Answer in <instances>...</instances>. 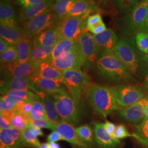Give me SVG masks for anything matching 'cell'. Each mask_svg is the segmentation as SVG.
<instances>
[{
	"instance_id": "obj_34",
	"label": "cell",
	"mask_w": 148,
	"mask_h": 148,
	"mask_svg": "<svg viewBox=\"0 0 148 148\" xmlns=\"http://www.w3.org/2000/svg\"><path fill=\"white\" fill-rule=\"evenodd\" d=\"M30 118L36 121H48L45 107L41 100L37 99L33 102Z\"/></svg>"
},
{
	"instance_id": "obj_5",
	"label": "cell",
	"mask_w": 148,
	"mask_h": 148,
	"mask_svg": "<svg viewBox=\"0 0 148 148\" xmlns=\"http://www.w3.org/2000/svg\"><path fill=\"white\" fill-rule=\"evenodd\" d=\"M148 8V2L140 1L137 5L119 21V29L127 36L143 32Z\"/></svg>"
},
{
	"instance_id": "obj_19",
	"label": "cell",
	"mask_w": 148,
	"mask_h": 148,
	"mask_svg": "<svg viewBox=\"0 0 148 148\" xmlns=\"http://www.w3.org/2000/svg\"><path fill=\"white\" fill-rule=\"evenodd\" d=\"M34 87L32 76L25 78H13L1 79V93L10 90H23L32 91Z\"/></svg>"
},
{
	"instance_id": "obj_1",
	"label": "cell",
	"mask_w": 148,
	"mask_h": 148,
	"mask_svg": "<svg viewBox=\"0 0 148 148\" xmlns=\"http://www.w3.org/2000/svg\"><path fill=\"white\" fill-rule=\"evenodd\" d=\"M95 70L106 81L122 85L135 82L134 77L112 52H101L95 64Z\"/></svg>"
},
{
	"instance_id": "obj_36",
	"label": "cell",
	"mask_w": 148,
	"mask_h": 148,
	"mask_svg": "<svg viewBox=\"0 0 148 148\" xmlns=\"http://www.w3.org/2000/svg\"><path fill=\"white\" fill-rule=\"evenodd\" d=\"M2 95H8L18 97L26 102L32 103L35 100L40 99L38 95L31 90H10L2 93Z\"/></svg>"
},
{
	"instance_id": "obj_32",
	"label": "cell",
	"mask_w": 148,
	"mask_h": 148,
	"mask_svg": "<svg viewBox=\"0 0 148 148\" xmlns=\"http://www.w3.org/2000/svg\"><path fill=\"white\" fill-rule=\"evenodd\" d=\"M0 101V112L2 113V112L15 111L18 105L22 101H25L18 97L5 95L1 97Z\"/></svg>"
},
{
	"instance_id": "obj_23",
	"label": "cell",
	"mask_w": 148,
	"mask_h": 148,
	"mask_svg": "<svg viewBox=\"0 0 148 148\" xmlns=\"http://www.w3.org/2000/svg\"><path fill=\"white\" fill-rule=\"evenodd\" d=\"M19 15L11 3L5 1H0V24L8 27L18 26Z\"/></svg>"
},
{
	"instance_id": "obj_13",
	"label": "cell",
	"mask_w": 148,
	"mask_h": 148,
	"mask_svg": "<svg viewBox=\"0 0 148 148\" xmlns=\"http://www.w3.org/2000/svg\"><path fill=\"white\" fill-rule=\"evenodd\" d=\"M50 63L56 68L63 72L69 70H80L83 66L84 62L78 46L74 51L64 54Z\"/></svg>"
},
{
	"instance_id": "obj_22",
	"label": "cell",
	"mask_w": 148,
	"mask_h": 148,
	"mask_svg": "<svg viewBox=\"0 0 148 148\" xmlns=\"http://www.w3.org/2000/svg\"><path fill=\"white\" fill-rule=\"evenodd\" d=\"M94 38L101 52H112L118 42L117 37L114 32L110 29L98 35H93Z\"/></svg>"
},
{
	"instance_id": "obj_9",
	"label": "cell",
	"mask_w": 148,
	"mask_h": 148,
	"mask_svg": "<svg viewBox=\"0 0 148 148\" xmlns=\"http://www.w3.org/2000/svg\"><path fill=\"white\" fill-rule=\"evenodd\" d=\"M78 46L83 58V66L87 71L95 65L100 54V49L94 38L93 34L89 32L83 33L77 40Z\"/></svg>"
},
{
	"instance_id": "obj_28",
	"label": "cell",
	"mask_w": 148,
	"mask_h": 148,
	"mask_svg": "<svg viewBox=\"0 0 148 148\" xmlns=\"http://www.w3.org/2000/svg\"><path fill=\"white\" fill-rule=\"evenodd\" d=\"M78 47L77 41L68 39H60L54 45L48 62H51L66 53H69Z\"/></svg>"
},
{
	"instance_id": "obj_40",
	"label": "cell",
	"mask_w": 148,
	"mask_h": 148,
	"mask_svg": "<svg viewBox=\"0 0 148 148\" xmlns=\"http://www.w3.org/2000/svg\"><path fill=\"white\" fill-rule=\"evenodd\" d=\"M21 132L22 137L29 147L40 148L41 144L40 143V141L36 136H35L29 128Z\"/></svg>"
},
{
	"instance_id": "obj_6",
	"label": "cell",
	"mask_w": 148,
	"mask_h": 148,
	"mask_svg": "<svg viewBox=\"0 0 148 148\" xmlns=\"http://www.w3.org/2000/svg\"><path fill=\"white\" fill-rule=\"evenodd\" d=\"M60 23L52 10H50L23 23L22 27L27 37L33 38L42 32L58 26Z\"/></svg>"
},
{
	"instance_id": "obj_42",
	"label": "cell",
	"mask_w": 148,
	"mask_h": 148,
	"mask_svg": "<svg viewBox=\"0 0 148 148\" xmlns=\"http://www.w3.org/2000/svg\"><path fill=\"white\" fill-rule=\"evenodd\" d=\"M30 122L32 126L38 127L40 128H48L54 131L55 124H53L52 122L49 121L41 120V121H36L34 120L30 119Z\"/></svg>"
},
{
	"instance_id": "obj_15",
	"label": "cell",
	"mask_w": 148,
	"mask_h": 148,
	"mask_svg": "<svg viewBox=\"0 0 148 148\" xmlns=\"http://www.w3.org/2000/svg\"><path fill=\"white\" fill-rule=\"evenodd\" d=\"M53 0H46L27 7H22L19 14V22L22 24L43 12L52 10Z\"/></svg>"
},
{
	"instance_id": "obj_33",
	"label": "cell",
	"mask_w": 148,
	"mask_h": 148,
	"mask_svg": "<svg viewBox=\"0 0 148 148\" xmlns=\"http://www.w3.org/2000/svg\"><path fill=\"white\" fill-rule=\"evenodd\" d=\"M132 137L148 148V119H144L140 124L136 126Z\"/></svg>"
},
{
	"instance_id": "obj_51",
	"label": "cell",
	"mask_w": 148,
	"mask_h": 148,
	"mask_svg": "<svg viewBox=\"0 0 148 148\" xmlns=\"http://www.w3.org/2000/svg\"><path fill=\"white\" fill-rule=\"evenodd\" d=\"M143 32H145L148 34V8L147 16H146L145 21V23H144V28H143Z\"/></svg>"
},
{
	"instance_id": "obj_25",
	"label": "cell",
	"mask_w": 148,
	"mask_h": 148,
	"mask_svg": "<svg viewBox=\"0 0 148 148\" xmlns=\"http://www.w3.org/2000/svg\"><path fill=\"white\" fill-rule=\"evenodd\" d=\"M0 36L11 44L16 45L21 41L29 38L22 27H8L0 24Z\"/></svg>"
},
{
	"instance_id": "obj_4",
	"label": "cell",
	"mask_w": 148,
	"mask_h": 148,
	"mask_svg": "<svg viewBox=\"0 0 148 148\" xmlns=\"http://www.w3.org/2000/svg\"><path fill=\"white\" fill-rule=\"evenodd\" d=\"M114 53L133 76L139 77L143 68V60L130 40H118Z\"/></svg>"
},
{
	"instance_id": "obj_46",
	"label": "cell",
	"mask_w": 148,
	"mask_h": 148,
	"mask_svg": "<svg viewBox=\"0 0 148 148\" xmlns=\"http://www.w3.org/2000/svg\"><path fill=\"white\" fill-rule=\"evenodd\" d=\"M64 140L63 138L61 137V136L59 134L57 131H53V132L51 133L47 137V141L48 143L50 142H57L59 140Z\"/></svg>"
},
{
	"instance_id": "obj_35",
	"label": "cell",
	"mask_w": 148,
	"mask_h": 148,
	"mask_svg": "<svg viewBox=\"0 0 148 148\" xmlns=\"http://www.w3.org/2000/svg\"><path fill=\"white\" fill-rule=\"evenodd\" d=\"M18 51L16 45L12 44L3 53H1V65L13 63L18 61Z\"/></svg>"
},
{
	"instance_id": "obj_3",
	"label": "cell",
	"mask_w": 148,
	"mask_h": 148,
	"mask_svg": "<svg viewBox=\"0 0 148 148\" xmlns=\"http://www.w3.org/2000/svg\"><path fill=\"white\" fill-rule=\"evenodd\" d=\"M62 121L78 125L83 114V106L81 100L70 92L64 90L52 95Z\"/></svg>"
},
{
	"instance_id": "obj_16",
	"label": "cell",
	"mask_w": 148,
	"mask_h": 148,
	"mask_svg": "<svg viewBox=\"0 0 148 148\" xmlns=\"http://www.w3.org/2000/svg\"><path fill=\"white\" fill-rule=\"evenodd\" d=\"M54 131H57L64 140L69 143L81 147L82 148L87 147V144L79 137L76 129L71 123L62 121L58 124H55Z\"/></svg>"
},
{
	"instance_id": "obj_52",
	"label": "cell",
	"mask_w": 148,
	"mask_h": 148,
	"mask_svg": "<svg viewBox=\"0 0 148 148\" xmlns=\"http://www.w3.org/2000/svg\"><path fill=\"white\" fill-rule=\"evenodd\" d=\"M144 86L145 90L148 92V75L145 79L144 82Z\"/></svg>"
},
{
	"instance_id": "obj_14",
	"label": "cell",
	"mask_w": 148,
	"mask_h": 148,
	"mask_svg": "<svg viewBox=\"0 0 148 148\" xmlns=\"http://www.w3.org/2000/svg\"><path fill=\"white\" fill-rule=\"evenodd\" d=\"M0 140L1 145L7 148L29 147L22 137L21 131L16 128L1 130Z\"/></svg>"
},
{
	"instance_id": "obj_31",
	"label": "cell",
	"mask_w": 148,
	"mask_h": 148,
	"mask_svg": "<svg viewBox=\"0 0 148 148\" xmlns=\"http://www.w3.org/2000/svg\"><path fill=\"white\" fill-rule=\"evenodd\" d=\"M18 51V63L23 64L29 60L34 46L33 39L27 38L16 44Z\"/></svg>"
},
{
	"instance_id": "obj_2",
	"label": "cell",
	"mask_w": 148,
	"mask_h": 148,
	"mask_svg": "<svg viewBox=\"0 0 148 148\" xmlns=\"http://www.w3.org/2000/svg\"><path fill=\"white\" fill-rule=\"evenodd\" d=\"M85 96L95 112L102 117L106 118L112 112L120 109L110 88L104 86L91 85Z\"/></svg>"
},
{
	"instance_id": "obj_17",
	"label": "cell",
	"mask_w": 148,
	"mask_h": 148,
	"mask_svg": "<svg viewBox=\"0 0 148 148\" xmlns=\"http://www.w3.org/2000/svg\"><path fill=\"white\" fill-rule=\"evenodd\" d=\"M93 132L95 141L103 148H117L120 144V140L108 132L101 123H93Z\"/></svg>"
},
{
	"instance_id": "obj_41",
	"label": "cell",
	"mask_w": 148,
	"mask_h": 148,
	"mask_svg": "<svg viewBox=\"0 0 148 148\" xmlns=\"http://www.w3.org/2000/svg\"><path fill=\"white\" fill-rule=\"evenodd\" d=\"M132 137V134H130L127 130L126 127L124 125H120L116 126L114 134V137L117 139H123L125 138Z\"/></svg>"
},
{
	"instance_id": "obj_26",
	"label": "cell",
	"mask_w": 148,
	"mask_h": 148,
	"mask_svg": "<svg viewBox=\"0 0 148 148\" xmlns=\"http://www.w3.org/2000/svg\"><path fill=\"white\" fill-rule=\"evenodd\" d=\"M99 9L93 0H78L75 2L69 16H89L92 12H99Z\"/></svg>"
},
{
	"instance_id": "obj_53",
	"label": "cell",
	"mask_w": 148,
	"mask_h": 148,
	"mask_svg": "<svg viewBox=\"0 0 148 148\" xmlns=\"http://www.w3.org/2000/svg\"><path fill=\"white\" fill-rule=\"evenodd\" d=\"M49 145L51 148H60L58 144H56L54 142H50V143H49Z\"/></svg>"
},
{
	"instance_id": "obj_47",
	"label": "cell",
	"mask_w": 148,
	"mask_h": 148,
	"mask_svg": "<svg viewBox=\"0 0 148 148\" xmlns=\"http://www.w3.org/2000/svg\"><path fill=\"white\" fill-rule=\"evenodd\" d=\"M103 126L106 131L114 137V134L116 128L115 125L111 122L106 120V122L103 124Z\"/></svg>"
},
{
	"instance_id": "obj_20",
	"label": "cell",
	"mask_w": 148,
	"mask_h": 148,
	"mask_svg": "<svg viewBox=\"0 0 148 148\" xmlns=\"http://www.w3.org/2000/svg\"><path fill=\"white\" fill-rule=\"evenodd\" d=\"M33 78H43L57 80L63 84V72L56 68L50 62H42L32 75Z\"/></svg>"
},
{
	"instance_id": "obj_49",
	"label": "cell",
	"mask_w": 148,
	"mask_h": 148,
	"mask_svg": "<svg viewBox=\"0 0 148 148\" xmlns=\"http://www.w3.org/2000/svg\"><path fill=\"white\" fill-rule=\"evenodd\" d=\"M29 129L30 130L35 136H43V133L41 128L38 127H34V126H30L29 128Z\"/></svg>"
},
{
	"instance_id": "obj_50",
	"label": "cell",
	"mask_w": 148,
	"mask_h": 148,
	"mask_svg": "<svg viewBox=\"0 0 148 148\" xmlns=\"http://www.w3.org/2000/svg\"><path fill=\"white\" fill-rule=\"evenodd\" d=\"M44 1H46V0H25L21 4V5H22V7H27L29 5H32L33 4H35V3H37L42 2Z\"/></svg>"
},
{
	"instance_id": "obj_11",
	"label": "cell",
	"mask_w": 148,
	"mask_h": 148,
	"mask_svg": "<svg viewBox=\"0 0 148 148\" xmlns=\"http://www.w3.org/2000/svg\"><path fill=\"white\" fill-rule=\"evenodd\" d=\"M40 62L28 60L23 64H19L18 61L13 63L1 65V79L13 78H25L32 76Z\"/></svg>"
},
{
	"instance_id": "obj_43",
	"label": "cell",
	"mask_w": 148,
	"mask_h": 148,
	"mask_svg": "<svg viewBox=\"0 0 148 148\" xmlns=\"http://www.w3.org/2000/svg\"><path fill=\"white\" fill-rule=\"evenodd\" d=\"M106 27L103 21L99 23L94 26L87 27V30L88 32H90L92 34L95 35L102 33L103 32L106 31Z\"/></svg>"
},
{
	"instance_id": "obj_55",
	"label": "cell",
	"mask_w": 148,
	"mask_h": 148,
	"mask_svg": "<svg viewBox=\"0 0 148 148\" xmlns=\"http://www.w3.org/2000/svg\"><path fill=\"white\" fill-rule=\"evenodd\" d=\"M148 119V104L145 110V119Z\"/></svg>"
},
{
	"instance_id": "obj_12",
	"label": "cell",
	"mask_w": 148,
	"mask_h": 148,
	"mask_svg": "<svg viewBox=\"0 0 148 148\" xmlns=\"http://www.w3.org/2000/svg\"><path fill=\"white\" fill-rule=\"evenodd\" d=\"M148 104V95H146L132 106L119 109L118 113L125 121L137 126L145 119V110Z\"/></svg>"
},
{
	"instance_id": "obj_38",
	"label": "cell",
	"mask_w": 148,
	"mask_h": 148,
	"mask_svg": "<svg viewBox=\"0 0 148 148\" xmlns=\"http://www.w3.org/2000/svg\"><path fill=\"white\" fill-rule=\"evenodd\" d=\"M79 137L84 142H93V133L91 128L87 125H84L76 128Z\"/></svg>"
},
{
	"instance_id": "obj_56",
	"label": "cell",
	"mask_w": 148,
	"mask_h": 148,
	"mask_svg": "<svg viewBox=\"0 0 148 148\" xmlns=\"http://www.w3.org/2000/svg\"><path fill=\"white\" fill-rule=\"evenodd\" d=\"M93 1H97V2H100V3H106V2L108 1H109V0H93Z\"/></svg>"
},
{
	"instance_id": "obj_10",
	"label": "cell",
	"mask_w": 148,
	"mask_h": 148,
	"mask_svg": "<svg viewBox=\"0 0 148 148\" xmlns=\"http://www.w3.org/2000/svg\"><path fill=\"white\" fill-rule=\"evenodd\" d=\"M88 16H69L60 24V39H68L77 41L79 36L88 32L87 20Z\"/></svg>"
},
{
	"instance_id": "obj_61",
	"label": "cell",
	"mask_w": 148,
	"mask_h": 148,
	"mask_svg": "<svg viewBox=\"0 0 148 148\" xmlns=\"http://www.w3.org/2000/svg\"></svg>"
},
{
	"instance_id": "obj_8",
	"label": "cell",
	"mask_w": 148,
	"mask_h": 148,
	"mask_svg": "<svg viewBox=\"0 0 148 148\" xmlns=\"http://www.w3.org/2000/svg\"><path fill=\"white\" fill-rule=\"evenodd\" d=\"M109 88L117 103L122 108L132 106L144 97L142 87L138 85H118Z\"/></svg>"
},
{
	"instance_id": "obj_30",
	"label": "cell",
	"mask_w": 148,
	"mask_h": 148,
	"mask_svg": "<svg viewBox=\"0 0 148 148\" xmlns=\"http://www.w3.org/2000/svg\"><path fill=\"white\" fill-rule=\"evenodd\" d=\"M53 47L54 46L47 47L34 44L29 60L40 63L48 62L52 52Z\"/></svg>"
},
{
	"instance_id": "obj_44",
	"label": "cell",
	"mask_w": 148,
	"mask_h": 148,
	"mask_svg": "<svg viewBox=\"0 0 148 148\" xmlns=\"http://www.w3.org/2000/svg\"><path fill=\"white\" fill-rule=\"evenodd\" d=\"M103 21L102 17L99 13L90 16L87 20V28L94 26Z\"/></svg>"
},
{
	"instance_id": "obj_54",
	"label": "cell",
	"mask_w": 148,
	"mask_h": 148,
	"mask_svg": "<svg viewBox=\"0 0 148 148\" xmlns=\"http://www.w3.org/2000/svg\"><path fill=\"white\" fill-rule=\"evenodd\" d=\"M40 148H51V147L49 145V143H42Z\"/></svg>"
},
{
	"instance_id": "obj_58",
	"label": "cell",
	"mask_w": 148,
	"mask_h": 148,
	"mask_svg": "<svg viewBox=\"0 0 148 148\" xmlns=\"http://www.w3.org/2000/svg\"><path fill=\"white\" fill-rule=\"evenodd\" d=\"M5 1H7V2H10V3H11V2H13L14 1V0H5Z\"/></svg>"
},
{
	"instance_id": "obj_45",
	"label": "cell",
	"mask_w": 148,
	"mask_h": 148,
	"mask_svg": "<svg viewBox=\"0 0 148 148\" xmlns=\"http://www.w3.org/2000/svg\"><path fill=\"white\" fill-rule=\"evenodd\" d=\"M0 127L1 130L14 128L8 119L1 115L0 116Z\"/></svg>"
},
{
	"instance_id": "obj_37",
	"label": "cell",
	"mask_w": 148,
	"mask_h": 148,
	"mask_svg": "<svg viewBox=\"0 0 148 148\" xmlns=\"http://www.w3.org/2000/svg\"><path fill=\"white\" fill-rule=\"evenodd\" d=\"M117 10L122 13L126 14L140 2L139 0H114Z\"/></svg>"
},
{
	"instance_id": "obj_24",
	"label": "cell",
	"mask_w": 148,
	"mask_h": 148,
	"mask_svg": "<svg viewBox=\"0 0 148 148\" xmlns=\"http://www.w3.org/2000/svg\"><path fill=\"white\" fill-rule=\"evenodd\" d=\"M60 27L59 24L58 26L47 30L33 38V42L35 45L43 46H54L60 40Z\"/></svg>"
},
{
	"instance_id": "obj_62",
	"label": "cell",
	"mask_w": 148,
	"mask_h": 148,
	"mask_svg": "<svg viewBox=\"0 0 148 148\" xmlns=\"http://www.w3.org/2000/svg\"></svg>"
},
{
	"instance_id": "obj_63",
	"label": "cell",
	"mask_w": 148,
	"mask_h": 148,
	"mask_svg": "<svg viewBox=\"0 0 148 148\" xmlns=\"http://www.w3.org/2000/svg\"><path fill=\"white\" fill-rule=\"evenodd\" d=\"M77 1H78V0H77Z\"/></svg>"
},
{
	"instance_id": "obj_57",
	"label": "cell",
	"mask_w": 148,
	"mask_h": 148,
	"mask_svg": "<svg viewBox=\"0 0 148 148\" xmlns=\"http://www.w3.org/2000/svg\"><path fill=\"white\" fill-rule=\"evenodd\" d=\"M17 1H18V2L19 3V4H20V5H21V4H22V3H23L25 0H17Z\"/></svg>"
},
{
	"instance_id": "obj_18",
	"label": "cell",
	"mask_w": 148,
	"mask_h": 148,
	"mask_svg": "<svg viewBox=\"0 0 148 148\" xmlns=\"http://www.w3.org/2000/svg\"><path fill=\"white\" fill-rule=\"evenodd\" d=\"M32 78L34 84L32 92H34L36 90H38L52 95L66 90L64 87L65 85L60 81L43 78Z\"/></svg>"
},
{
	"instance_id": "obj_60",
	"label": "cell",
	"mask_w": 148,
	"mask_h": 148,
	"mask_svg": "<svg viewBox=\"0 0 148 148\" xmlns=\"http://www.w3.org/2000/svg\"><path fill=\"white\" fill-rule=\"evenodd\" d=\"M1 148H6V147H3V146H2V145H1Z\"/></svg>"
},
{
	"instance_id": "obj_7",
	"label": "cell",
	"mask_w": 148,
	"mask_h": 148,
	"mask_svg": "<svg viewBox=\"0 0 148 148\" xmlns=\"http://www.w3.org/2000/svg\"><path fill=\"white\" fill-rule=\"evenodd\" d=\"M63 84L69 92L81 100L87 90L92 85L90 76L80 70H69L63 71Z\"/></svg>"
},
{
	"instance_id": "obj_21",
	"label": "cell",
	"mask_w": 148,
	"mask_h": 148,
	"mask_svg": "<svg viewBox=\"0 0 148 148\" xmlns=\"http://www.w3.org/2000/svg\"><path fill=\"white\" fill-rule=\"evenodd\" d=\"M34 93L38 95L40 100L42 102L47 115L48 121L56 125L61 122L62 120L57 110L56 103L53 97L38 90H36Z\"/></svg>"
},
{
	"instance_id": "obj_59",
	"label": "cell",
	"mask_w": 148,
	"mask_h": 148,
	"mask_svg": "<svg viewBox=\"0 0 148 148\" xmlns=\"http://www.w3.org/2000/svg\"><path fill=\"white\" fill-rule=\"evenodd\" d=\"M141 1H143V2H148V0H141Z\"/></svg>"
},
{
	"instance_id": "obj_39",
	"label": "cell",
	"mask_w": 148,
	"mask_h": 148,
	"mask_svg": "<svg viewBox=\"0 0 148 148\" xmlns=\"http://www.w3.org/2000/svg\"><path fill=\"white\" fill-rule=\"evenodd\" d=\"M136 42L138 49L145 54L148 53V34L139 32L136 35Z\"/></svg>"
},
{
	"instance_id": "obj_29",
	"label": "cell",
	"mask_w": 148,
	"mask_h": 148,
	"mask_svg": "<svg viewBox=\"0 0 148 148\" xmlns=\"http://www.w3.org/2000/svg\"><path fill=\"white\" fill-rule=\"evenodd\" d=\"M77 0H53L52 11L60 22L68 17L69 13Z\"/></svg>"
},
{
	"instance_id": "obj_27",
	"label": "cell",
	"mask_w": 148,
	"mask_h": 148,
	"mask_svg": "<svg viewBox=\"0 0 148 148\" xmlns=\"http://www.w3.org/2000/svg\"><path fill=\"white\" fill-rule=\"evenodd\" d=\"M1 115L8 119L13 126L21 131L32 126L30 118L19 111L2 112Z\"/></svg>"
},
{
	"instance_id": "obj_48",
	"label": "cell",
	"mask_w": 148,
	"mask_h": 148,
	"mask_svg": "<svg viewBox=\"0 0 148 148\" xmlns=\"http://www.w3.org/2000/svg\"><path fill=\"white\" fill-rule=\"evenodd\" d=\"M11 45L12 44L5 40V39L2 37H0V53H3L9 48Z\"/></svg>"
}]
</instances>
